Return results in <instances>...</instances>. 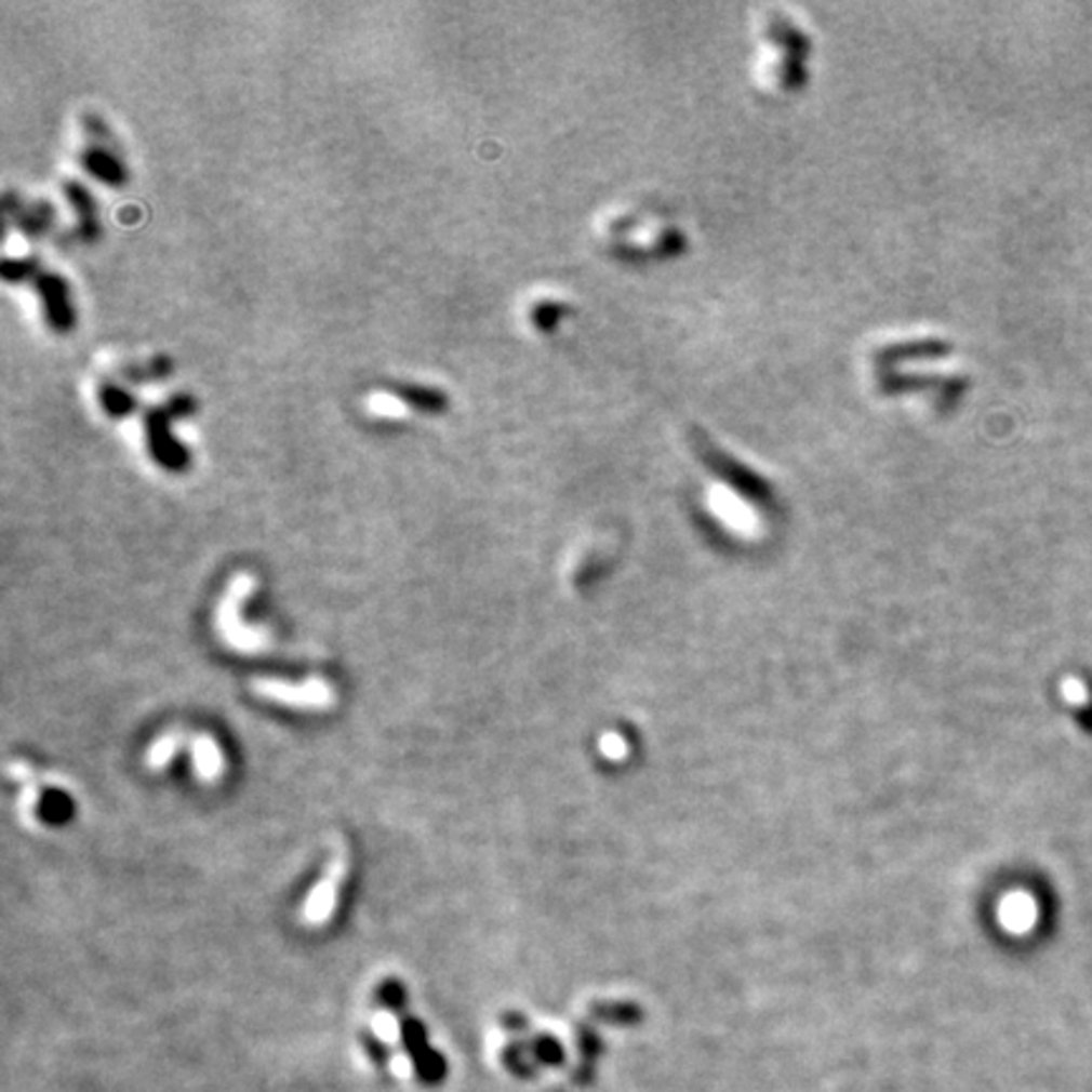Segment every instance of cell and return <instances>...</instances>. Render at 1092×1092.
Listing matches in <instances>:
<instances>
[{"instance_id": "1", "label": "cell", "mask_w": 1092, "mask_h": 1092, "mask_svg": "<svg viewBox=\"0 0 1092 1092\" xmlns=\"http://www.w3.org/2000/svg\"><path fill=\"white\" fill-rule=\"evenodd\" d=\"M41 283V294L43 298H46V314H49V321L54 324L56 329H69L71 327V309H69V302H66V294H64V281H58V279H43L39 281Z\"/></svg>"}, {"instance_id": "2", "label": "cell", "mask_w": 1092, "mask_h": 1092, "mask_svg": "<svg viewBox=\"0 0 1092 1092\" xmlns=\"http://www.w3.org/2000/svg\"><path fill=\"white\" fill-rule=\"evenodd\" d=\"M261 693L271 695V698H276V701H287V703H324L327 701V691L319 683L314 688L261 683Z\"/></svg>"}, {"instance_id": "3", "label": "cell", "mask_w": 1092, "mask_h": 1092, "mask_svg": "<svg viewBox=\"0 0 1092 1092\" xmlns=\"http://www.w3.org/2000/svg\"><path fill=\"white\" fill-rule=\"evenodd\" d=\"M84 164H86L89 170L94 172L96 177H104V179H107V183H119V179L124 177V172H122V168H119V162L107 152V149L99 147V145H94V147L86 149Z\"/></svg>"}, {"instance_id": "4", "label": "cell", "mask_w": 1092, "mask_h": 1092, "mask_svg": "<svg viewBox=\"0 0 1092 1092\" xmlns=\"http://www.w3.org/2000/svg\"><path fill=\"white\" fill-rule=\"evenodd\" d=\"M69 196L74 200V208H77L79 215H81V226L89 228L94 234V205H92V198L86 196V190L74 188V185H69Z\"/></svg>"}]
</instances>
